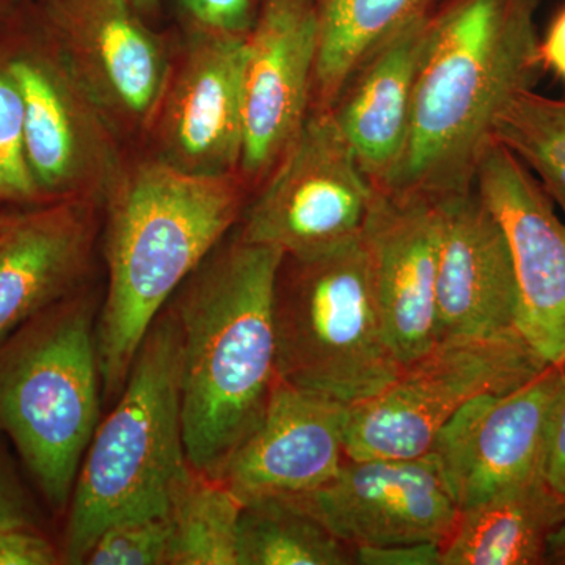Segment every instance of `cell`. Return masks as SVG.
<instances>
[{"label":"cell","mask_w":565,"mask_h":565,"mask_svg":"<svg viewBox=\"0 0 565 565\" xmlns=\"http://www.w3.org/2000/svg\"><path fill=\"white\" fill-rule=\"evenodd\" d=\"M252 189L241 174L200 177L132 154L103 206L106 264L96 321L104 408L120 396L151 323L189 275L239 225Z\"/></svg>","instance_id":"obj_1"},{"label":"cell","mask_w":565,"mask_h":565,"mask_svg":"<svg viewBox=\"0 0 565 565\" xmlns=\"http://www.w3.org/2000/svg\"><path fill=\"white\" fill-rule=\"evenodd\" d=\"M539 0H448L426 25L403 159L382 191L473 188L501 111L537 84Z\"/></svg>","instance_id":"obj_2"},{"label":"cell","mask_w":565,"mask_h":565,"mask_svg":"<svg viewBox=\"0 0 565 565\" xmlns=\"http://www.w3.org/2000/svg\"><path fill=\"white\" fill-rule=\"evenodd\" d=\"M282 253L237 226L174 292L182 334V437L196 470L221 478L277 386L274 291Z\"/></svg>","instance_id":"obj_3"},{"label":"cell","mask_w":565,"mask_h":565,"mask_svg":"<svg viewBox=\"0 0 565 565\" xmlns=\"http://www.w3.org/2000/svg\"><path fill=\"white\" fill-rule=\"evenodd\" d=\"M181 392V327L167 303L82 459L66 509L63 564H84L104 527L117 520L169 515L170 493L189 462Z\"/></svg>","instance_id":"obj_4"},{"label":"cell","mask_w":565,"mask_h":565,"mask_svg":"<svg viewBox=\"0 0 565 565\" xmlns=\"http://www.w3.org/2000/svg\"><path fill=\"white\" fill-rule=\"evenodd\" d=\"M95 282L33 318L0 345V434L44 503L66 514L77 471L103 418Z\"/></svg>","instance_id":"obj_5"},{"label":"cell","mask_w":565,"mask_h":565,"mask_svg":"<svg viewBox=\"0 0 565 565\" xmlns=\"http://www.w3.org/2000/svg\"><path fill=\"white\" fill-rule=\"evenodd\" d=\"M278 379L352 407L399 374L362 234L310 258L282 256L274 291Z\"/></svg>","instance_id":"obj_6"},{"label":"cell","mask_w":565,"mask_h":565,"mask_svg":"<svg viewBox=\"0 0 565 565\" xmlns=\"http://www.w3.org/2000/svg\"><path fill=\"white\" fill-rule=\"evenodd\" d=\"M0 52L20 88L25 152L44 202L104 206L131 159L129 145L51 46L25 0L0 28Z\"/></svg>","instance_id":"obj_7"},{"label":"cell","mask_w":565,"mask_h":565,"mask_svg":"<svg viewBox=\"0 0 565 565\" xmlns=\"http://www.w3.org/2000/svg\"><path fill=\"white\" fill-rule=\"evenodd\" d=\"M553 366L520 332L440 340L377 396L348 407V459H416L429 455L449 419L484 394L508 393Z\"/></svg>","instance_id":"obj_8"},{"label":"cell","mask_w":565,"mask_h":565,"mask_svg":"<svg viewBox=\"0 0 565 565\" xmlns=\"http://www.w3.org/2000/svg\"><path fill=\"white\" fill-rule=\"evenodd\" d=\"M374 195L332 111L315 110L248 202L237 233L282 256L322 255L362 234Z\"/></svg>","instance_id":"obj_9"},{"label":"cell","mask_w":565,"mask_h":565,"mask_svg":"<svg viewBox=\"0 0 565 565\" xmlns=\"http://www.w3.org/2000/svg\"><path fill=\"white\" fill-rule=\"evenodd\" d=\"M51 46L126 143L143 141L172 46L129 0H25Z\"/></svg>","instance_id":"obj_10"},{"label":"cell","mask_w":565,"mask_h":565,"mask_svg":"<svg viewBox=\"0 0 565 565\" xmlns=\"http://www.w3.org/2000/svg\"><path fill=\"white\" fill-rule=\"evenodd\" d=\"M245 36L247 32L214 31L185 22L143 137L147 154L184 173L239 174Z\"/></svg>","instance_id":"obj_11"},{"label":"cell","mask_w":565,"mask_h":565,"mask_svg":"<svg viewBox=\"0 0 565 565\" xmlns=\"http://www.w3.org/2000/svg\"><path fill=\"white\" fill-rule=\"evenodd\" d=\"M319 22L315 0H263L247 36L239 174L258 189L313 109Z\"/></svg>","instance_id":"obj_12"},{"label":"cell","mask_w":565,"mask_h":565,"mask_svg":"<svg viewBox=\"0 0 565 565\" xmlns=\"http://www.w3.org/2000/svg\"><path fill=\"white\" fill-rule=\"evenodd\" d=\"M479 193L503 226L519 285L516 329L546 363L565 364V218L498 141L487 147L475 177Z\"/></svg>","instance_id":"obj_13"},{"label":"cell","mask_w":565,"mask_h":565,"mask_svg":"<svg viewBox=\"0 0 565 565\" xmlns=\"http://www.w3.org/2000/svg\"><path fill=\"white\" fill-rule=\"evenodd\" d=\"M288 500L353 550L414 542L444 545L460 512L429 455L348 459L321 489Z\"/></svg>","instance_id":"obj_14"},{"label":"cell","mask_w":565,"mask_h":565,"mask_svg":"<svg viewBox=\"0 0 565 565\" xmlns=\"http://www.w3.org/2000/svg\"><path fill=\"white\" fill-rule=\"evenodd\" d=\"M561 366L508 393L476 397L434 438L429 456L459 509L542 479L546 418Z\"/></svg>","instance_id":"obj_15"},{"label":"cell","mask_w":565,"mask_h":565,"mask_svg":"<svg viewBox=\"0 0 565 565\" xmlns=\"http://www.w3.org/2000/svg\"><path fill=\"white\" fill-rule=\"evenodd\" d=\"M103 204L57 200L0 225V345L51 307L90 285Z\"/></svg>","instance_id":"obj_16"},{"label":"cell","mask_w":565,"mask_h":565,"mask_svg":"<svg viewBox=\"0 0 565 565\" xmlns=\"http://www.w3.org/2000/svg\"><path fill=\"white\" fill-rule=\"evenodd\" d=\"M437 200L375 189L362 230L371 281L401 364L434 348L437 333Z\"/></svg>","instance_id":"obj_17"},{"label":"cell","mask_w":565,"mask_h":565,"mask_svg":"<svg viewBox=\"0 0 565 565\" xmlns=\"http://www.w3.org/2000/svg\"><path fill=\"white\" fill-rule=\"evenodd\" d=\"M437 203L438 341L519 332V285L503 226L475 188Z\"/></svg>","instance_id":"obj_18"},{"label":"cell","mask_w":565,"mask_h":565,"mask_svg":"<svg viewBox=\"0 0 565 565\" xmlns=\"http://www.w3.org/2000/svg\"><path fill=\"white\" fill-rule=\"evenodd\" d=\"M345 419V405L278 381L262 423L218 479L244 505L315 492L348 460Z\"/></svg>","instance_id":"obj_19"},{"label":"cell","mask_w":565,"mask_h":565,"mask_svg":"<svg viewBox=\"0 0 565 565\" xmlns=\"http://www.w3.org/2000/svg\"><path fill=\"white\" fill-rule=\"evenodd\" d=\"M429 17L379 46L353 73L330 109L375 189L388 185L403 159Z\"/></svg>","instance_id":"obj_20"},{"label":"cell","mask_w":565,"mask_h":565,"mask_svg":"<svg viewBox=\"0 0 565 565\" xmlns=\"http://www.w3.org/2000/svg\"><path fill=\"white\" fill-rule=\"evenodd\" d=\"M565 519V501L542 479L460 509L444 544V565L546 564L550 534Z\"/></svg>","instance_id":"obj_21"},{"label":"cell","mask_w":565,"mask_h":565,"mask_svg":"<svg viewBox=\"0 0 565 565\" xmlns=\"http://www.w3.org/2000/svg\"><path fill=\"white\" fill-rule=\"evenodd\" d=\"M319 22L313 109L330 110L379 46L429 17L438 0H315Z\"/></svg>","instance_id":"obj_22"},{"label":"cell","mask_w":565,"mask_h":565,"mask_svg":"<svg viewBox=\"0 0 565 565\" xmlns=\"http://www.w3.org/2000/svg\"><path fill=\"white\" fill-rule=\"evenodd\" d=\"M243 508L221 479L188 462L170 493L167 565H237Z\"/></svg>","instance_id":"obj_23"},{"label":"cell","mask_w":565,"mask_h":565,"mask_svg":"<svg viewBox=\"0 0 565 565\" xmlns=\"http://www.w3.org/2000/svg\"><path fill=\"white\" fill-rule=\"evenodd\" d=\"M355 550L288 498L245 504L237 565H351Z\"/></svg>","instance_id":"obj_24"},{"label":"cell","mask_w":565,"mask_h":565,"mask_svg":"<svg viewBox=\"0 0 565 565\" xmlns=\"http://www.w3.org/2000/svg\"><path fill=\"white\" fill-rule=\"evenodd\" d=\"M493 140L533 174L565 218V99L531 88L501 111Z\"/></svg>","instance_id":"obj_25"},{"label":"cell","mask_w":565,"mask_h":565,"mask_svg":"<svg viewBox=\"0 0 565 565\" xmlns=\"http://www.w3.org/2000/svg\"><path fill=\"white\" fill-rule=\"evenodd\" d=\"M0 203H46L29 166L20 88L0 52Z\"/></svg>","instance_id":"obj_26"},{"label":"cell","mask_w":565,"mask_h":565,"mask_svg":"<svg viewBox=\"0 0 565 565\" xmlns=\"http://www.w3.org/2000/svg\"><path fill=\"white\" fill-rule=\"evenodd\" d=\"M169 541V515L129 516L104 527L84 564L167 565Z\"/></svg>","instance_id":"obj_27"},{"label":"cell","mask_w":565,"mask_h":565,"mask_svg":"<svg viewBox=\"0 0 565 565\" xmlns=\"http://www.w3.org/2000/svg\"><path fill=\"white\" fill-rule=\"evenodd\" d=\"M18 526L41 527V512L0 441V530Z\"/></svg>","instance_id":"obj_28"},{"label":"cell","mask_w":565,"mask_h":565,"mask_svg":"<svg viewBox=\"0 0 565 565\" xmlns=\"http://www.w3.org/2000/svg\"><path fill=\"white\" fill-rule=\"evenodd\" d=\"M542 481L565 501V364L546 418Z\"/></svg>","instance_id":"obj_29"},{"label":"cell","mask_w":565,"mask_h":565,"mask_svg":"<svg viewBox=\"0 0 565 565\" xmlns=\"http://www.w3.org/2000/svg\"><path fill=\"white\" fill-rule=\"evenodd\" d=\"M188 24L245 33L255 20L253 0H178Z\"/></svg>","instance_id":"obj_30"},{"label":"cell","mask_w":565,"mask_h":565,"mask_svg":"<svg viewBox=\"0 0 565 565\" xmlns=\"http://www.w3.org/2000/svg\"><path fill=\"white\" fill-rule=\"evenodd\" d=\"M62 552L41 527L18 526L0 530V565H54Z\"/></svg>","instance_id":"obj_31"},{"label":"cell","mask_w":565,"mask_h":565,"mask_svg":"<svg viewBox=\"0 0 565 565\" xmlns=\"http://www.w3.org/2000/svg\"><path fill=\"white\" fill-rule=\"evenodd\" d=\"M360 565H444V545L437 542H414L355 548Z\"/></svg>","instance_id":"obj_32"},{"label":"cell","mask_w":565,"mask_h":565,"mask_svg":"<svg viewBox=\"0 0 565 565\" xmlns=\"http://www.w3.org/2000/svg\"><path fill=\"white\" fill-rule=\"evenodd\" d=\"M539 58L542 70L565 81V9L553 20L544 40H539Z\"/></svg>","instance_id":"obj_33"},{"label":"cell","mask_w":565,"mask_h":565,"mask_svg":"<svg viewBox=\"0 0 565 565\" xmlns=\"http://www.w3.org/2000/svg\"><path fill=\"white\" fill-rule=\"evenodd\" d=\"M546 564L565 565V519L550 534L546 546Z\"/></svg>","instance_id":"obj_34"},{"label":"cell","mask_w":565,"mask_h":565,"mask_svg":"<svg viewBox=\"0 0 565 565\" xmlns=\"http://www.w3.org/2000/svg\"><path fill=\"white\" fill-rule=\"evenodd\" d=\"M129 3H131L134 9L139 11L145 20H148L150 17H154L159 10V0H129Z\"/></svg>","instance_id":"obj_35"},{"label":"cell","mask_w":565,"mask_h":565,"mask_svg":"<svg viewBox=\"0 0 565 565\" xmlns=\"http://www.w3.org/2000/svg\"><path fill=\"white\" fill-rule=\"evenodd\" d=\"M21 0H0V28L10 20L11 14L17 11Z\"/></svg>","instance_id":"obj_36"},{"label":"cell","mask_w":565,"mask_h":565,"mask_svg":"<svg viewBox=\"0 0 565 565\" xmlns=\"http://www.w3.org/2000/svg\"><path fill=\"white\" fill-rule=\"evenodd\" d=\"M9 214H6V212H0V225H2L3 221H6V217Z\"/></svg>","instance_id":"obj_37"}]
</instances>
